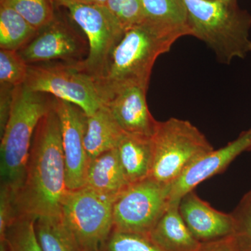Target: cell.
<instances>
[{
  "label": "cell",
  "instance_id": "1",
  "mask_svg": "<svg viewBox=\"0 0 251 251\" xmlns=\"http://www.w3.org/2000/svg\"><path fill=\"white\" fill-rule=\"evenodd\" d=\"M67 191L60 121L53 105L33 136L24 181L15 195L18 218L61 215Z\"/></svg>",
  "mask_w": 251,
  "mask_h": 251
},
{
  "label": "cell",
  "instance_id": "2",
  "mask_svg": "<svg viewBox=\"0 0 251 251\" xmlns=\"http://www.w3.org/2000/svg\"><path fill=\"white\" fill-rule=\"evenodd\" d=\"M181 36L145 23L126 29L112 51L105 74L97 81L103 102L107 95L122 86L136 85L148 90L157 58L170 51Z\"/></svg>",
  "mask_w": 251,
  "mask_h": 251
},
{
  "label": "cell",
  "instance_id": "3",
  "mask_svg": "<svg viewBox=\"0 0 251 251\" xmlns=\"http://www.w3.org/2000/svg\"><path fill=\"white\" fill-rule=\"evenodd\" d=\"M54 100L49 94L31 92L24 85L13 90L9 119L1 133L0 173L1 184L15 193L24 181L36 127L52 108Z\"/></svg>",
  "mask_w": 251,
  "mask_h": 251
},
{
  "label": "cell",
  "instance_id": "4",
  "mask_svg": "<svg viewBox=\"0 0 251 251\" xmlns=\"http://www.w3.org/2000/svg\"><path fill=\"white\" fill-rule=\"evenodd\" d=\"M190 35L205 43L221 63L251 52V16L222 0H184Z\"/></svg>",
  "mask_w": 251,
  "mask_h": 251
},
{
  "label": "cell",
  "instance_id": "5",
  "mask_svg": "<svg viewBox=\"0 0 251 251\" xmlns=\"http://www.w3.org/2000/svg\"><path fill=\"white\" fill-rule=\"evenodd\" d=\"M153 162L149 177L172 185L193 161L214 150L197 127L187 120L158 122L151 137Z\"/></svg>",
  "mask_w": 251,
  "mask_h": 251
},
{
  "label": "cell",
  "instance_id": "6",
  "mask_svg": "<svg viewBox=\"0 0 251 251\" xmlns=\"http://www.w3.org/2000/svg\"><path fill=\"white\" fill-rule=\"evenodd\" d=\"M24 85L31 92L49 94L74 104L87 116L93 115L104 105L97 80L79 64L52 62L30 64Z\"/></svg>",
  "mask_w": 251,
  "mask_h": 251
},
{
  "label": "cell",
  "instance_id": "7",
  "mask_svg": "<svg viewBox=\"0 0 251 251\" xmlns=\"http://www.w3.org/2000/svg\"><path fill=\"white\" fill-rule=\"evenodd\" d=\"M115 197L84 187L68 190L61 216L84 251H101L114 229Z\"/></svg>",
  "mask_w": 251,
  "mask_h": 251
},
{
  "label": "cell",
  "instance_id": "8",
  "mask_svg": "<svg viewBox=\"0 0 251 251\" xmlns=\"http://www.w3.org/2000/svg\"><path fill=\"white\" fill-rule=\"evenodd\" d=\"M56 7L67 10L71 18L85 34L89 45L87 58L80 66L97 81L108 66L115 46L125 32L120 20L106 6L75 4L57 0Z\"/></svg>",
  "mask_w": 251,
  "mask_h": 251
},
{
  "label": "cell",
  "instance_id": "9",
  "mask_svg": "<svg viewBox=\"0 0 251 251\" xmlns=\"http://www.w3.org/2000/svg\"><path fill=\"white\" fill-rule=\"evenodd\" d=\"M171 189L150 177L128 185L114 202V229L149 236L171 204Z\"/></svg>",
  "mask_w": 251,
  "mask_h": 251
},
{
  "label": "cell",
  "instance_id": "10",
  "mask_svg": "<svg viewBox=\"0 0 251 251\" xmlns=\"http://www.w3.org/2000/svg\"><path fill=\"white\" fill-rule=\"evenodd\" d=\"M18 52L29 65L57 61L80 64L88 55L89 45L86 37L56 12L53 21Z\"/></svg>",
  "mask_w": 251,
  "mask_h": 251
},
{
  "label": "cell",
  "instance_id": "11",
  "mask_svg": "<svg viewBox=\"0 0 251 251\" xmlns=\"http://www.w3.org/2000/svg\"><path fill=\"white\" fill-rule=\"evenodd\" d=\"M62 133L63 153L68 190L85 186L90 161L85 148L87 115L74 104L54 98Z\"/></svg>",
  "mask_w": 251,
  "mask_h": 251
},
{
  "label": "cell",
  "instance_id": "12",
  "mask_svg": "<svg viewBox=\"0 0 251 251\" xmlns=\"http://www.w3.org/2000/svg\"><path fill=\"white\" fill-rule=\"evenodd\" d=\"M251 150V140L247 131L224 148L213 150L193 162L171 185V204L179 202L188 193L214 175L224 172L238 156Z\"/></svg>",
  "mask_w": 251,
  "mask_h": 251
},
{
  "label": "cell",
  "instance_id": "13",
  "mask_svg": "<svg viewBox=\"0 0 251 251\" xmlns=\"http://www.w3.org/2000/svg\"><path fill=\"white\" fill-rule=\"evenodd\" d=\"M147 89L141 86H122L106 96L104 105L125 133L151 138L156 121L147 103Z\"/></svg>",
  "mask_w": 251,
  "mask_h": 251
},
{
  "label": "cell",
  "instance_id": "14",
  "mask_svg": "<svg viewBox=\"0 0 251 251\" xmlns=\"http://www.w3.org/2000/svg\"><path fill=\"white\" fill-rule=\"evenodd\" d=\"M179 209L190 232L200 242H217L234 233L232 213L218 211L193 191L181 198Z\"/></svg>",
  "mask_w": 251,
  "mask_h": 251
},
{
  "label": "cell",
  "instance_id": "15",
  "mask_svg": "<svg viewBox=\"0 0 251 251\" xmlns=\"http://www.w3.org/2000/svg\"><path fill=\"white\" fill-rule=\"evenodd\" d=\"M179 204H170L149 237L165 251H204L205 244L198 240L185 224Z\"/></svg>",
  "mask_w": 251,
  "mask_h": 251
},
{
  "label": "cell",
  "instance_id": "16",
  "mask_svg": "<svg viewBox=\"0 0 251 251\" xmlns=\"http://www.w3.org/2000/svg\"><path fill=\"white\" fill-rule=\"evenodd\" d=\"M129 184L117 148L105 151L90 161L85 186L117 198Z\"/></svg>",
  "mask_w": 251,
  "mask_h": 251
},
{
  "label": "cell",
  "instance_id": "17",
  "mask_svg": "<svg viewBox=\"0 0 251 251\" xmlns=\"http://www.w3.org/2000/svg\"><path fill=\"white\" fill-rule=\"evenodd\" d=\"M117 150L130 184L150 176L153 162L151 138L125 132Z\"/></svg>",
  "mask_w": 251,
  "mask_h": 251
},
{
  "label": "cell",
  "instance_id": "18",
  "mask_svg": "<svg viewBox=\"0 0 251 251\" xmlns=\"http://www.w3.org/2000/svg\"><path fill=\"white\" fill-rule=\"evenodd\" d=\"M124 133L105 105L87 116L84 143L90 161L116 149Z\"/></svg>",
  "mask_w": 251,
  "mask_h": 251
},
{
  "label": "cell",
  "instance_id": "19",
  "mask_svg": "<svg viewBox=\"0 0 251 251\" xmlns=\"http://www.w3.org/2000/svg\"><path fill=\"white\" fill-rule=\"evenodd\" d=\"M143 21L162 30L190 35L184 0H141Z\"/></svg>",
  "mask_w": 251,
  "mask_h": 251
},
{
  "label": "cell",
  "instance_id": "20",
  "mask_svg": "<svg viewBox=\"0 0 251 251\" xmlns=\"http://www.w3.org/2000/svg\"><path fill=\"white\" fill-rule=\"evenodd\" d=\"M35 229L43 251H84L61 215L38 218Z\"/></svg>",
  "mask_w": 251,
  "mask_h": 251
},
{
  "label": "cell",
  "instance_id": "21",
  "mask_svg": "<svg viewBox=\"0 0 251 251\" xmlns=\"http://www.w3.org/2000/svg\"><path fill=\"white\" fill-rule=\"evenodd\" d=\"M38 30L18 13L0 6V48L18 51L31 41Z\"/></svg>",
  "mask_w": 251,
  "mask_h": 251
},
{
  "label": "cell",
  "instance_id": "22",
  "mask_svg": "<svg viewBox=\"0 0 251 251\" xmlns=\"http://www.w3.org/2000/svg\"><path fill=\"white\" fill-rule=\"evenodd\" d=\"M0 6L14 9L37 30L55 17L53 0H0Z\"/></svg>",
  "mask_w": 251,
  "mask_h": 251
},
{
  "label": "cell",
  "instance_id": "23",
  "mask_svg": "<svg viewBox=\"0 0 251 251\" xmlns=\"http://www.w3.org/2000/svg\"><path fill=\"white\" fill-rule=\"evenodd\" d=\"M234 233L225 239L230 251H251V191L246 193L232 212Z\"/></svg>",
  "mask_w": 251,
  "mask_h": 251
},
{
  "label": "cell",
  "instance_id": "24",
  "mask_svg": "<svg viewBox=\"0 0 251 251\" xmlns=\"http://www.w3.org/2000/svg\"><path fill=\"white\" fill-rule=\"evenodd\" d=\"M35 221L34 218L21 216L10 226L4 239L8 251H43L36 237Z\"/></svg>",
  "mask_w": 251,
  "mask_h": 251
},
{
  "label": "cell",
  "instance_id": "25",
  "mask_svg": "<svg viewBox=\"0 0 251 251\" xmlns=\"http://www.w3.org/2000/svg\"><path fill=\"white\" fill-rule=\"evenodd\" d=\"M29 64L18 51L0 50V83L14 87L24 85Z\"/></svg>",
  "mask_w": 251,
  "mask_h": 251
},
{
  "label": "cell",
  "instance_id": "26",
  "mask_svg": "<svg viewBox=\"0 0 251 251\" xmlns=\"http://www.w3.org/2000/svg\"><path fill=\"white\" fill-rule=\"evenodd\" d=\"M101 251H165L144 234L113 229Z\"/></svg>",
  "mask_w": 251,
  "mask_h": 251
},
{
  "label": "cell",
  "instance_id": "27",
  "mask_svg": "<svg viewBox=\"0 0 251 251\" xmlns=\"http://www.w3.org/2000/svg\"><path fill=\"white\" fill-rule=\"evenodd\" d=\"M126 29L143 21L141 0H108L106 5Z\"/></svg>",
  "mask_w": 251,
  "mask_h": 251
},
{
  "label": "cell",
  "instance_id": "28",
  "mask_svg": "<svg viewBox=\"0 0 251 251\" xmlns=\"http://www.w3.org/2000/svg\"><path fill=\"white\" fill-rule=\"evenodd\" d=\"M13 189L6 185L0 187V240H4L8 228L18 219Z\"/></svg>",
  "mask_w": 251,
  "mask_h": 251
},
{
  "label": "cell",
  "instance_id": "29",
  "mask_svg": "<svg viewBox=\"0 0 251 251\" xmlns=\"http://www.w3.org/2000/svg\"><path fill=\"white\" fill-rule=\"evenodd\" d=\"M13 86L1 84V100H0V133H2L9 119L12 102Z\"/></svg>",
  "mask_w": 251,
  "mask_h": 251
},
{
  "label": "cell",
  "instance_id": "30",
  "mask_svg": "<svg viewBox=\"0 0 251 251\" xmlns=\"http://www.w3.org/2000/svg\"><path fill=\"white\" fill-rule=\"evenodd\" d=\"M53 1H57V0H53ZM63 1H70L75 4L94 5V6H106L108 3V0H63Z\"/></svg>",
  "mask_w": 251,
  "mask_h": 251
},
{
  "label": "cell",
  "instance_id": "31",
  "mask_svg": "<svg viewBox=\"0 0 251 251\" xmlns=\"http://www.w3.org/2000/svg\"><path fill=\"white\" fill-rule=\"evenodd\" d=\"M222 1L229 3V4H237V0H222Z\"/></svg>",
  "mask_w": 251,
  "mask_h": 251
},
{
  "label": "cell",
  "instance_id": "32",
  "mask_svg": "<svg viewBox=\"0 0 251 251\" xmlns=\"http://www.w3.org/2000/svg\"><path fill=\"white\" fill-rule=\"evenodd\" d=\"M248 133H249V137H250L251 140V129H249V130H247Z\"/></svg>",
  "mask_w": 251,
  "mask_h": 251
}]
</instances>
